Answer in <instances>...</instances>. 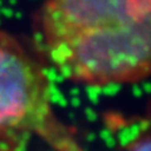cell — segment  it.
I'll return each mask as SVG.
<instances>
[{
  "label": "cell",
  "instance_id": "obj_2",
  "mask_svg": "<svg viewBox=\"0 0 151 151\" xmlns=\"http://www.w3.org/2000/svg\"><path fill=\"white\" fill-rule=\"evenodd\" d=\"M35 137L55 151H83L55 116L44 68L17 37L0 29V151H24Z\"/></svg>",
  "mask_w": 151,
  "mask_h": 151
},
{
  "label": "cell",
  "instance_id": "obj_3",
  "mask_svg": "<svg viewBox=\"0 0 151 151\" xmlns=\"http://www.w3.org/2000/svg\"><path fill=\"white\" fill-rule=\"evenodd\" d=\"M129 151H151V140L149 132L140 135L134 142L131 144Z\"/></svg>",
  "mask_w": 151,
  "mask_h": 151
},
{
  "label": "cell",
  "instance_id": "obj_1",
  "mask_svg": "<svg viewBox=\"0 0 151 151\" xmlns=\"http://www.w3.org/2000/svg\"><path fill=\"white\" fill-rule=\"evenodd\" d=\"M38 34L63 78L103 88L151 70V0H44Z\"/></svg>",
  "mask_w": 151,
  "mask_h": 151
}]
</instances>
